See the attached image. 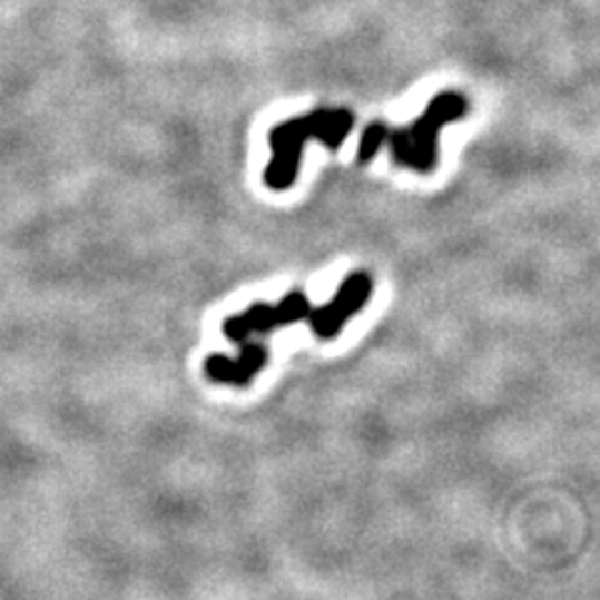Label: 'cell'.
Wrapping results in <instances>:
<instances>
[{
  "label": "cell",
  "instance_id": "obj_1",
  "mask_svg": "<svg viewBox=\"0 0 600 600\" xmlns=\"http://www.w3.org/2000/svg\"><path fill=\"white\" fill-rule=\"evenodd\" d=\"M355 116L345 108H318L313 114L296 116L271 130L273 158L266 168V186L271 190H288L298 178L303 148L311 138L321 140L328 150H338L351 136Z\"/></svg>",
  "mask_w": 600,
  "mask_h": 600
},
{
  "label": "cell",
  "instance_id": "obj_2",
  "mask_svg": "<svg viewBox=\"0 0 600 600\" xmlns=\"http://www.w3.org/2000/svg\"><path fill=\"white\" fill-rule=\"evenodd\" d=\"M468 114V98L453 90L435 96L409 128H391L385 146L391 148L395 166L431 173L439 166L441 130Z\"/></svg>",
  "mask_w": 600,
  "mask_h": 600
},
{
  "label": "cell",
  "instance_id": "obj_3",
  "mask_svg": "<svg viewBox=\"0 0 600 600\" xmlns=\"http://www.w3.org/2000/svg\"><path fill=\"white\" fill-rule=\"evenodd\" d=\"M311 308L313 305L303 291H291L288 296L276 305L256 303V305H250L248 311L230 315V318H226V323H223V333H226L236 345H243V343H248V335L253 333L266 335L278 328H288V325L293 323L305 321L308 318Z\"/></svg>",
  "mask_w": 600,
  "mask_h": 600
},
{
  "label": "cell",
  "instance_id": "obj_4",
  "mask_svg": "<svg viewBox=\"0 0 600 600\" xmlns=\"http://www.w3.org/2000/svg\"><path fill=\"white\" fill-rule=\"evenodd\" d=\"M371 293H373V281L368 273L355 271L341 283L338 291H335V296L328 303L321 305V308H311L308 318L305 321L311 323V331L318 335L321 341H333L335 335L345 328V323L368 305Z\"/></svg>",
  "mask_w": 600,
  "mask_h": 600
},
{
  "label": "cell",
  "instance_id": "obj_5",
  "mask_svg": "<svg viewBox=\"0 0 600 600\" xmlns=\"http://www.w3.org/2000/svg\"><path fill=\"white\" fill-rule=\"evenodd\" d=\"M236 358L223 353H210L206 358V375L213 383L246 388L250 381L268 365V348L263 343H243Z\"/></svg>",
  "mask_w": 600,
  "mask_h": 600
},
{
  "label": "cell",
  "instance_id": "obj_6",
  "mask_svg": "<svg viewBox=\"0 0 600 600\" xmlns=\"http://www.w3.org/2000/svg\"><path fill=\"white\" fill-rule=\"evenodd\" d=\"M388 130L391 126L385 124V120H371V124L363 128L358 144V163H371L378 156V150L385 146V140H388Z\"/></svg>",
  "mask_w": 600,
  "mask_h": 600
}]
</instances>
